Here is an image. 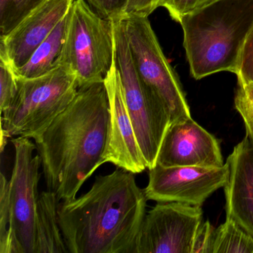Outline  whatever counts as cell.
Segmentation results:
<instances>
[{"label": "cell", "instance_id": "obj_1", "mask_svg": "<svg viewBox=\"0 0 253 253\" xmlns=\"http://www.w3.org/2000/svg\"><path fill=\"white\" fill-rule=\"evenodd\" d=\"M110 124L105 83L81 87L69 106L35 137L48 191L69 201L105 164Z\"/></svg>", "mask_w": 253, "mask_h": 253}, {"label": "cell", "instance_id": "obj_2", "mask_svg": "<svg viewBox=\"0 0 253 253\" xmlns=\"http://www.w3.org/2000/svg\"><path fill=\"white\" fill-rule=\"evenodd\" d=\"M146 201L134 173L118 169L97 176L85 195L59 203V224L68 251L134 253Z\"/></svg>", "mask_w": 253, "mask_h": 253}, {"label": "cell", "instance_id": "obj_3", "mask_svg": "<svg viewBox=\"0 0 253 253\" xmlns=\"http://www.w3.org/2000/svg\"><path fill=\"white\" fill-rule=\"evenodd\" d=\"M192 76L236 75L243 47L253 29V0H211L180 17Z\"/></svg>", "mask_w": 253, "mask_h": 253}, {"label": "cell", "instance_id": "obj_4", "mask_svg": "<svg viewBox=\"0 0 253 253\" xmlns=\"http://www.w3.org/2000/svg\"><path fill=\"white\" fill-rule=\"evenodd\" d=\"M76 77L60 66L32 79L18 77V90L11 106L2 114L1 149L7 139L33 138L42 134L78 94Z\"/></svg>", "mask_w": 253, "mask_h": 253}, {"label": "cell", "instance_id": "obj_5", "mask_svg": "<svg viewBox=\"0 0 253 253\" xmlns=\"http://www.w3.org/2000/svg\"><path fill=\"white\" fill-rule=\"evenodd\" d=\"M67 17L60 66L75 75L79 88L104 82L115 59L114 22L86 0H74Z\"/></svg>", "mask_w": 253, "mask_h": 253}, {"label": "cell", "instance_id": "obj_6", "mask_svg": "<svg viewBox=\"0 0 253 253\" xmlns=\"http://www.w3.org/2000/svg\"><path fill=\"white\" fill-rule=\"evenodd\" d=\"M113 22L116 64L126 104L146 167L152 169L156 165L161 143L171 125V115L164 102L140 81L122 23Z\"/></svg>", "mask_w": 253, "mask_h": 253}, {"label": "cell", "instance_id": "obj_7", "mask_svg": "<svg viewBox=\"0 0 253 253\" xmlns=\"http://www.w3.org/2000/svg\"><path fill=\"white\" fill-rule=\"evenodd\" d=\"M148 18L131 17L120 20L137 75L168 108L171 124L189 119L190 109L178 77L164 55Z\"/></svg>", "mask_w": 253, "mask_h": 253}, {"label": "cell", "instance_id": "obj_8", "mask_svg": "<svg viewBox=\"0 0 253 253\" xmlns=\"http://www.w3.org/2000/svg\"><path fill=\"white\" fill-rule=\"evenodd\" d=\"M14 163L9 180L10 228L0 253H35V219L41 160L37 146L26 137L11 140Z\"/></svg>", "mask_w": 253, "mask_h": 253}, {"label": "cell", "instance_id": "obj_9", "mask_svg": "<svg viewBox=\"0 0 253 253\" xmlns=\"http://www.w3.org/2000/svg\"><path fill=\"white\" fill-rule=\"evenodd\" d=\"M202 217L199 206L160 203L145 216L134 253H192Z\"/></svg>", "mask_w": 253, "mask_h": 253}, {"label": "cell", "instance_id": "obj_10", "mask_svg": "<svg viewBox=\"0 0 253 253\" xmlns=\"http://www.w3.org/2000/svg\"><path fill=\"white\" fill-rule=\"evenodd\" d=\"M228 175L226 163L221 167H166L157 164L149 169L145 195L157 202L201 207L210 195L225 186Z\"/></svg>", "mask_w": 253, "mask_h": 253}, {"label": "cell", "instance_id": "obj_11", "mask_svg": "<svg viewBox=\"0 0 253 253\" xmlns=\"http://www.w3.org/2000/svg\"><path fill=\"white\" fill-rule=\"evenodd\" d=\"M157 164L166 167H221L225 164L218 140L192 118L170 125Z\"/></svg>", "mask_w": 253, "mask_h": 253}, {"label": "cell", "instance_id": "obj_12", "mask_svg": "<svg viewBox=\"0 0 253 253\" xmlns=\"http://www.w3.org/2000/svg\"><path fill=\"white\" fill-rule=\"evenodd\" d=\"M109 96L110 124L104 160L134 174L144 171L146 162L137 143L124 97L116 57L104 81Z\"/></svg>", "mask_w": 253, "mask_h": 253}, {"label": "cell", "instance_id": "obj_13", "mask_svg": "<svg viewBox=\"0 0 253 253\" xmlns=\"http://www.w3.org/2000/svg\"><path fill=\"white\" fill-rule=\"evenodd\" d=\"M73 2L46 0L9 34L0 37V55L5 57L15 71L24 66L67 15Z\"/></svg>", "mask_w": 253, "mask_h": 253}, {"label": "cell", "instance_id": "obj_14", "mask_svg": "<svg viewBox=\"0 0 253 253\" xmlns=\"http://www.w3.org/2000/svg\"><path fill=\"white\" fill-rule=\"evenodd\" d=\"M227 181L223 186L226 217L253 237V143L247 136L226 160Z\"/></svg>", "mask_w": 253, "mask_h": 253}, {"label": "cell", "instance_id": "obj_15", "mask_svg": "<svg viewBox=\"0 0 253 253\" xmlns=\"http://www.w3.org/2000/svg\"><path fill=\"white\" fill-rule=\"evenodd\" d=\"M60 201L51 191H44L38 198L35 219V253H67L58 220Z\"/></svg>", "mask_w": 253, "mask_h": 253}, {"label": "cell", "instance_id": "obj_16", "mask_svg": "<svg viewBox=\"0 0 253 253\" xmlns=\"http://www.w3.org/2000/svg\"><path fill=\"white\" fill-rule=\"evenodd\" d=\"M67 15L35 50L27 63L16 71L19 78L22 79L38 78L49 73L60 66L66 38Z\"/></svg>", "mask_w": 253, "mask_h": 253}, {"label": "cell", "instance_id": "obj_17", "mask_svg": "<svg viewBox=\"0 0 253 253\" xmlns=\"http://www.w3.org/2000/svg\"><path fill=\"white\" fill-rule=\"evenodd\" d=\"M253 253V237L232 219L215 229L212 253Z\"/></svg>", "mask_w": 253, "mask_h": 253}, {"label": "cell", "instance_id": "obj_18", "mask_svg": "<svg viewBox=\"0 0 253 253\" xmlns=\"http://www.w3.org/2000/svg\"><path fill=\"white\" fill-rule=\"evenodd\" d=\"M46 0H0V37L15 29Z\"/></svg>", "mask_w": 253, "mask_h": 253}, {"label": "cell", "instance_id": "obj_19", "mask_svg": "<svg viewBox=\"0 0 253 253\" xmlns=\"http://www.w3.org/2000/svg\"><path fill=\"white\" fill-rule=\"evenodd\" d=\"M235 106L244 120L247 136L253 143V83L238 79Z\"/></svg>", "mask_w": 253, "mask_h": 253}, {"label": "cell", "instance_id": "obj_20", "mask_svg": "<svg viewBox=\"0 0 253 253\" xmlns=\"http://www.w3.org/2000/svg\"><path fill=\"white\" fill-rule=\"evenodd\" d=\"M18 90V76L15 69L3 56L0 55V111L3 113L15 98Z\"/></svg>", "mask_w": 253, "mask_h": 253}, {"label": "cell", "instance_id": "obj_21", "mask_svg": "<svg viewBox=\"0 0 253 253\" xmlns=\"http://www.w3.org/2000/svg\"><path fill=\"white\" fill-rule=\"evenodd\" d=\"M164 0H126L112 21L131 17H149L154 11L162 6Z\"/></svg>", "mask_w": 253, "mask_h": 253}, {"label": "cell", "instance_id": "obj_22", "mask_svg": "<svg viewBox=\"0 0 253 253\" xmlns=\"http://www.w3.org/2000/svg\"><path fill=\"white\" fill-rule=\"evenodd\" d=\"M9 228V180L2 173L0 179V245L6 241Z\"/></svg>", "mask_w": 253, "mask_h": 253}, {"label": "cell", "instance_id": "obj_23", "mask_svg": "<svg viewBox=\"0 0 253 253\" xmlns=\"http://www.w3.org/2000/svg\"><path fill=\"white\" fill-rule=\"evenodd\" d=\"M236 75L238 80L253 83V29L243 47Z\"/></svg>", "mask_w": 253, "mask_h": 253}, {"label": "cell", "instance_id": "obj_24", "mask_svg": "<svg viewBox=\"0 0 253 253\" xmlns=\"http://www.w3.org/2000/svg\"><path fill=\"white\" fill-rule=\"evenodd\" d=\"M215 229L208 220L201 222L194 238L192 253H212Z\"/></svg>", "mask_w": 253, "mask_h": 253}, {"label": "cell", "instance_id": "obj_25", "mask_svg": "<svg viewBox=\"0 0 253 253\" xmlns=\"http://www.w3.org/2000/svg\"><path fill=\"white\" fill-rule=\"evenodd\" d=\"M208 0H164L162 6L169 13L173 20L178 22L180 17L203 6Z\"/></svg>", "mask_w": 253, "mask_h": 253}, {"label": "cell", "instance_id": "obj_26", "mask_svg": "<svg viewBox=\"0 0 253 253\" xmlns=\"http://www.w3.org/2000/svg\"><path fill=\"white\" fill-rule=\"evenodd\" d=\"M103 18L113 20L126 0H86Z\"/></svg>", "mask_w": 253, "mask_h": 253}, {"label": "cell", "instance_id": "obj_27", "mask_svg": "<svg viewBox=\"0 0 253 253\" xmlns=\"http://www.w3.org/2000/svg\"><path fill=\"white\" fill-rule=\"evenodd\" d=\"M210 1H211V0H208V2H210Z\"/></svg>", "mask_w": 253, "mask_h": 253}]
</instances>
